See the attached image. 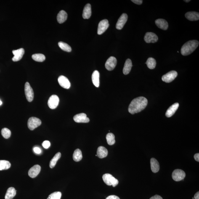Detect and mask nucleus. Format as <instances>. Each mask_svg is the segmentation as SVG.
Here are the masks:
<instances>
[{
  "instance_id": "nucleus-1",
  "label": "nucleus",
  "mask_w": 199,
  "mask_h": 199,
  "mask_svg": "<svg viewBox=\"0 0 199 199\" xmlns=\"http://www.w3.org/2000/svg\"><path fill=\"white\" fill-rule=\"evenodd\" d=\"M148 103L145 97H139L133 99L128 107V111L132 114L139 113L145 109Z\"/></svg>"
},
{
  "instance_id": "nucleus-2",
  "label": "nucleus",
  "mask_w": 199,
  "mask_h": 199,
  "mask_svg": "<svg viewBox=\"0 0 199 199\" xmlns=\"http://www.w3.org/2000/svg\"><path fill=\"white\" fill-rule=\"evenodd\" d=\"M199 44V41L196 40L187 42L181 48V54L183 56H187L190 55L197 49Z\"/></svg>"
},
{
  "instance_id": "nucleus-3",
  "label": "nucleus",
  "mask_w": 199,
  "mask_h": 199,
  "mask_svg": "<svg viewBox=\"0 0 199 199\" xmlns=\"http://www.w3.org/2000/svg\"><path fill=\"white\" fill-rule=\"evenodd\" d=\"M102 178L104 183L107 185L112 186L113 187H115L118 184V180L108 173L104 174Z\"/></svg>"
},
{
  "instance_id": "nucleus-4",
  "label": "nucleus",
  "mask_w": 199,
  "mask_h": 199,
  "mask_svg": "<svg viewBox=\"0 0 199 199\" xmlns=\"http://www.w3.org/2000/svg\"><path fill=\"white\" fill-rule=\"evenodd\" d=\"M41 124V120L35 117H32L29 119L27 123L29 129L32 131L40 126Z\"/></svg>"
},
{
  "instance_id": "nucleus-5",
  "label": "nucleus",
  "mask_w": 199,
  "mask_h": 199,
  "mask_svg": "<svg viewBox=\"0 0 199 199\" xmlns=\"http://www.w3.org/2000/svg\"><path fill=\"white\" fill-rule=\"evenodd\" d=\"M25 96L27 101L31 102L33 100L34 97L33 91L29 83L27 82L25 84Z\"/></svg>"
},
{
  "instance_id": "nucleus-6",
  "label": "nucleus",
  "mask_w": 199,
  "mask_h": 199,
  "mask_svg": "<svg viewBox=\"0 0 199 199\" xmlns=\"http://www.w3.org/2000/svg\"><path fill=\"white\" fill-rule=\"evenodd\" d=\"M177 72L172 70L164 75L162 77V79L165 82L169 83L174 81L175 79L177 77Z\"/></svg>"
},
{
  "instance_id": "nucleus-7",
  "label": "nucleus",
  "mask_w": 199,
  "mask_h": 199,
  "mask_svg": "<svg viewBox=\"0 0 199 199\" xmlns=\"http://www.w3.org/2000/svg\"><path fill=\"white\" fill-rule=\"evenodd\" d=\"M186 177V173L183 170L176 169L173 171L172 177L173 180L179 181L183 180Z\"/></svg>"
},
{
  "instance_id": "nucleus-8",
  "label": "nucleus",
  "mask_w": 199,
  "mask_h": 199,
  "mask_svg": "<svg viewBox=\"0 0 199 199\" xmlns=\"http://www.w3.org/2000/svg\"><path fill=\"white\" fill-rule=\"evenodd\" d=\"M109 26L108 20L107 19L101 21L99 24L98 27L97 34L99 35L102 34Z\"/></svg>"
},
{
  "instance_id": "nucleus-9",
  "label": "nucleus",
  "mask_w": 199,
  "mask_h": 199,
  "mask_svg": "<svg viewBox=\"0 0 199 199\" xmlns=\"http://www.w3.org/2000/svg\"><path fill=\"white\" fill-rule=\"evenodd\" d=\"M117 64V60L115 57H111L107 59L105 64V67L107 70L111 71L115 68Z\"/></svg>"
},
{
  "instance_id": "nucleus-10",
  "label": "nucleus",
  "mask_w": 199,
  "mask_h": 199,
  "mask_svg": "<svg viewBox=\"0 0 199 199\" xmlns=\"http://www.w3.org/2000/svg\"><path fill=\"white\" fill-rule=\"evenodd\" d=\"M59 101L58 96L56 95L51 96L48 100V105L51 109H55L58 106Z\"/></svg>"
},
{
  "instance_id": "nucleus-11",
  "label": "nucleus",
  "mask_w": 199,
  "mask_h": 199,
  "mask_svg": "<svg viewBox=\"0 0 199 199\" xmlns=\"http://www.w3.org/2000/svg\"><path fill=\"white\" fill-rule=\"evenodd\" d=\"M158 40V36L152 32H147L144 36V40L147 43H156Z\"/></svg>"
},
{
  "instance_id": "nucleus-12",
  "label": "nucleus",
  "mask_w": 199,
  "mask_h": 199,
  "mask_svg": "<svg viewBox=\"0 0 199 199\" xmlns=\"http://www.w3.org/2000/svg\"><path fill=\"white\" fill-rule=\"evenodd\" d=\"M73 120L78 123H88L90 121L89 119L87 117L86 114L83 113L77 114L75 115Z\"/></svg>"
},
{
  "instance_id": "nucleus-13",
  "label": "nucleus",
  "mask_w": 199,
  "mask_h": 199,
  "mask_svg": "<svg viewBox=\"0 0 199 199\" xmlns=\"http://www.w3.org/2000/svg\"><path fill=\"white\" fill-rule=\"evenodd\" d=\"M128 15L126 13H123L119 18L116 25V28L118 30H121L124 26L128 20Z\"/></svg>"
},
{
  "instance_id": "nucleus-14",
  "label": "nucleus",
  "mask_w": 199,
  "mask_h": 199,
  "mask_svg": "<svg viewBox=\"0 0 199 199\" xmlns=\"http://www.w3.org/2000/svg\"><path fill=\"white\" fill-rule=\"evenodd\" d=\"M25 52V50L23 48L13 51V54L14 55V57L12 59L13 61L17 62L20 61L23 57Z\"/></svg>"
},
{
  "instance_id": "nucleus-15",
  "label": "nucleus",
  "mask_w": 199,
  "mask_h": 199,
  "mask_svg": "<svg viewBox=\"0 0 199 199\" xmlns=\"http://www.w3.org/2000/svg\"><path fill=\"white\" fill-rule=\"evenodd\" d=\"M58 82L62 87L66 89H69L70 88V83L67 77L62 75L60 76L58 78Z\"/></svg>"
},
{
  "instance_id": "nucleus-16",
  "label": "nucleus",
  "mask_w": 199,
  "mask_h": 199,
  "mask_svg": "<svg viewBox=\"0 0 199 199\" xmlns=\"http://www.w3.org/2000/svg\"><path fill=\"white\" fill-rule=\"evenodd\" d=\"M41 166L39 165H37L32 167L28 171L29 176L32 178H34L38 176L40 172Z\"/></svg>"
},
{
  "instance_id": "nucleus-17",
  "label": "nucleus",
  "mask_w": 199,
  "mask_h": 199,
  "mask_svg": "<svg viewBox=\"0 0 199 199\" xmlns=\"http://www.w3.org/2000/svg\"><path fill=\"white\" fill-rule=\"evenodd\" d=\"M179 104L177 102L174 103L171 105V107H169L167 110L166 113V116L168 118L171 117H172L174 113H175L176 111L179 108Z\"/></svg>"
},
{
  "instance_id": "nucleus-18",
  "label": "nucleus",
  "mask_w": 199,
  "mask_h": 199,
  "mask_svg": "<svg viewBox=\"0 0 199 199\" xmlns=\"http://www.w3.org/2000/svg\"><path fill=\"white\" fill-rule=\"evenodd\" d=\"M155 24L159 28L164 30L168 29V22L165 19H160L155 20Z\"/></svg>"
},
{
  "instance_id": "nucleus-19",
  "label": "nucleus",
  "mask_w": 199,
  "mask_h": 199,
  "mask_svg": "<svg viewBox=\"0 0 199 199\" xmlns=\"http://www.w3.org/2000/svg\"><path fill=\"white\" fill-rule=\"evenodd\" d=\"M151 169L152 172L156 173L158 172L160 169L159 164L156 159L152 158L150 161Z\"/></svg>"
},
{
  "instance_id": "nucleus-20",
  "label": "nucleus",
  "mask_w": 199,
  "mask_h": 199,
  "mask_svg": "<svg viewBox=\"0 0 199 199\" xmlns=\"http://www.w3.org/2000/svg\"><path fill=\"white\" fill-rule=\"evenodd\" d=\"M185 17L189 20L195 21L199 20V14L197 12H189L186 13Z\"/></svg>"
},
{
  "instance_id": "nucleus-21",
  "label": "nucleus",
  "mask_w": 199,
  "mask_h": 199,
  "mask_svg": "<svg viewBox=\"0 0 199 199\" xmlns=\"http://www.w3.org/2000/svg\"><path fill=\"white\" fill-rule=\"evenodd\" d=\"M91 14V6L89 4H86L83 9V17L84 19H89Z\"/></svg>"
},
{
  "instance_id": "nucleus-22",
  "label": "nucleus",
  "mask_w": 199,
  "mask_h": 199,
  "mask_svg": "<svg viewBox=\"0 0 199 199\" xmlns=\"http://www.w3.org/2000/svg\"><path fill=\"white\" fill-rule=\"evenodd\" d=\"M132 67V62L131 59H126L123 69V73L125 75L128 74L130 72Z\"/></svg>"
},
{
  "instance_id": "nucleus-23",
  "label": "nucleus",
  "mask_w": 199,
  "mask_h": 199,
  "mask_svg": "<svg viewBox=\"0 0 199 199\" xmlns=\"http://www.w3.org/2000/svg\"><path fill=\"white\" fill-rule=\"evenodd\" d=\"M97 156L100 159L105 158L108 155V150L105 147L100 146L98 148L97 150Z\"/></svg>"
},
{
  "instance_id": "nucleus-24",
  "label": "nucleus",
  "mask_w": 199,
  "mask_h": 199,
  "mask_svg": "<svg viewBox=\"0 0 199 199\" xmlns=\"http://www.w3.org/2000/svg\"><path fill=\"white\" fill-rule=\"evenodd\" d=\"M68 17V14L65 11L62 10L58 14L57 19L58 22L60 24L64 23L66 21Z\"/></svg>"
},
{
  "instance_id": "nucleus-25",
  "label": "nucleus",
  "mask_w": 199,
  "mask_h": 199,
  "mask_svg": "<svg viewBox=\"0 0 199 199\" xmlns=\"http://www.w3.org/2000/svg\"><path fill=\"white\" fill-rule=\"evenodd\" d=\"M100 73L97 70H95L92 75V81L93 84L96 87L98 88L100 85Z\"/></svg>"
},
{
  "instance_id": "nucleus-26",
  "label": "nucleus",
  "mask_w": 199,
  "mask_h": 199,
  "mask_svg": "<svg viewBox=\"0 0 199 199\" xmlns=\"http://www.w3.org/2000/svg\"><path fill=\"white\" fill-rule=\"evenodd\" d=\"M16 194V191L13 187H10L7 189L5 196V199H12Z\"/></svg>"
},
{
  "instance_id": "nucleus-27",
  "label": "nucleus",
  "mask_w": 199,
  "mask_h": 199,
  "mask_svg": "<svg viewBox=\"0 0 199 199\" xmlns=\"http://www.w3.org/2000/svg\"><path fill=\"white\" fill-rule=\"evenodd\" d=\"M73 158L75 162H79L82 159V154L80 149H78L75 150L73 155Z\"/></svg>"
},
{
  "instance_id": "nucleus-28",
  "label": "nucleus",
  "mask_w": 199,
  "mask_h": 199,
  "mask_svg": "<svg viewBox=\"0 0 199 199\" xmlns=\"http://www.w3.org/2000/svg\"><path fill=\"white\" fill-rule=\"evenodd\" d=\"M147 64V67L150 70H153L156 66V62L155 59L153 58H149L147 59V62L145 63Z\"/></svg>"
},
{
  "instance_id": "nucleus-29",
  "label": "nucleus",
  "mask_w": 199,
  "mask_h": 199,
  "mask_svg": "<svg viewBox=\"0 0 199 199\" xmlns=\"http://www.w3.org/2000/svg\"><path fill=\"white\" fill-rule=\"evenodd\" d=\"M61 153L60 152H58L55 154L53 158L51 160L49 163L50 168H54L55 166L56 163H57L58 160L61 157Z\"/></svg>"
},
{
  "instance_id": "nucleus-30",
  "label": "nucleus",
  "mask_w": 199,
  "mask_h": 199,
  "mask_svg": "<svg viewBox=\"0 0 199 199\" xmlns=\"http://www.w3.org/2000/svg\"><path fill=\"white\" fill-rule=\"evenodd\" d=\"M11 167V164L5 160H0V171L9 169Z\"/></svg>"
},
{
  "instance_id": "nucleus-31",
  "label": "nucleus",
  "mask_w": 199,
  "mask_h": 199,
  "mask_svg": "<svg viewBox=\"0 0 199 199\" xmlns=\"http://www.w3.org/2000/svg\"><path fill=\"white\" fill-rule=\"evenodd\" d=\"M32 58L34 60L37 62H43L46 59L45 56L43 54H36L33 55Z\"/></svg>"
},
{
  "instance_id": "nucleus-32",
  "label": "nucleus",
  "mask_w": 199,
  "mask_h": 199,
  "mask_svg": "<svg viewBox=\"0 0 199 199\" xmlns=\"http://www.w3.org/2000/svg\"><path fill=\"white\" fill-rule=\"evenodd\" d=\"M59 47L63 51L67 52H71L72 49L71 47L68 44L63 42H59L58 43Z\"/></svg>"
},
{
  "instance_id": "nucleus-33",
  "label": "nucleus",
  "mask_w": 199,
  "mask_h": 199,
  "mask_svg": "<svg viewBox=\"0 0 199 199\" xmlns=\"http://www.w3.org/2000/svg\"><path fill=\"white\" fill-rule=\"evenodd\" d=\"M106 139L107 143L109 145H112L114 144L115 142V136L111 133H109L107 135Z\"/></svg>"
},
{
  "instance_id": "nucleus-34",
  "label": "nucleus",
  "mask_w": 199,
  "mask_h": 199,
  "mask_svg": "<svg viewBox=\"0 0 199 199\" xmlns=\"http://www.w3.org/2000/svg\"><path fill=\"white\" fill-rule=\"evenodd\" d=\"M1 135L4 138L8 139L10 137L11 135V131L8 128H3L1 131Z\"/></svg>"
},
{
  "instance_id": "nucleus-35",
  "label": "nucleus",
  "mask_w": 199,
  "mask_h": 199,
  "mask_svg": "<svg viewBox=\"0 0 199 199\" xmlns=\"http://www.w3.org/2000/svg\"><path fill=\"white\" fill-rule=\"evenodd\" d=\"M62 194L60 192H55L51 194L47 199H60Z\"/></svg>"
},
{
  "instance_id": "nucleus-36",
  "label": "nucleus",
  "mask_w": 199,
  "mask_h": 199,
  "mask_svg": "<svg viewBox=\"0 0 199 199\" xmlns=\"http://www.w3.org/2000/svg\"><path fill=\"white\" fill-rule=\"evenodd\" d=\"M51 144L50 142L48 141H44L42 144V146L45 149L49 148V147L50 146Z\"/></svg>"
},
{
  "instance_id": "nucleus-37",
  "label": "nucleus",
  "mask_w": 199,
  "mask_h": 199,
  "mask_svg": "<svg viewBox=\"0 0 199 199\" xmlns=\"http://www.w3.org/2000/svg\"><path fill=\"white\" fill-rule=\"evenodd\" d=\"M33 150L35 153L37 154H40L41 152L40 148L37 147H34L33 149Z\"/></svg>"
},
{
  "instance_id": "nucleus-38",
  "label": "nucleus",
  "mask_w": 199,
  "mask_h": 199,
  "mask_svg": "<svg viewBox=\"0 0 199 199\" xmlns=\"http://www.w3.org/2000/svg\"><path fill=\"white\" fill-rule=\"evenodd\" d=\"M105 199H120V198H119V197L117 196L116 195H111L107 197Z\"/></svg>"
},
{
  "instance_id": "nucleus-39",
  "label": "nucleus",
  "mask_w": 199,
  "mask_h": 199,
  "mask_svg": "<svg viewBox=\"0 0 199 199\" xmlns=\"http://www.w3.org/2000/svg\"><path fill=\"white\" fill-rule=\"evenodd\" d=\"M132 1L137 4L140 5L142 4V0H132Z\"/></svg>"
},
{
  "instance_id": "nucleus-40",
  "label": "nucleus",
  "mask_w": 199,
  "mask_h": 199,
  "mask_svg": "<svg viewBox=\"0 0 199 199\" xmlns=\"http://www.w3.org/2000/svg\"><path fill=\"white\" fill-rule=\"evenodd\" d=\"M150 199H163V198L160 196L156 195L151 197Z\"/></svg>"
},
{
  "instance_id": "nucleus-41",
  "label": "nucleus",
  "mask_w": 199,
  "mask_h": 199,
  "mask_svg": "<svg viewBox=\"0 0 199 199\" xmlns=\"http://www.w3.org/2000/svg\"><path fill=\"white\" fill-rule=\"evenodd\" d=\"M194 158H195V160L197 162H199V153H197L195 154V155H194Z\"/></svg>"
},
{
  "instance_id": "nucleus-42",
  "label": "nucleus",
  "mask_w": 199,
  "mask_h": 199,
  "mask_svg": "<svg viewBox=\"0 0 199 199\" xmlns=\"http://www.w3.org/2000/svg\"><path fill=\"white\" fill-rule=\"evenodd\" d=\"M192 199H199V192H197L194 196V198Z\"/></svg>"
},
{
  "instance_id": "nucleus-43",
  "label": "nucleus",
  "mask_w": 199,
  "mask_h": 199,
  "mask_svg": "<svg viewBox=\"0 0 199 199\" xmlns=\"http://www.w3.org/2000/svg\"><path fill=\"white\" fill-rule=\"evenodd\" d=\"M185 1L186 2H189L191 1L190 0H186V1Z\"/></svg>"
},
{
  "instance_id": "nucleus-44",
  "label": "nucleus",
  "mask_w": 199,
  "mask_h": 199,
  "mask_svg": "<svg viewBox=\"0 0 199 199\" xmlns=\"http://www.w3.org/2000/svg\"><path fill=\"white\" fill-rule=\"evenodd\" d=\"M2 104V102H1V101L0 100V105H1V104Z\"/></svg>"
}]
</instances>
